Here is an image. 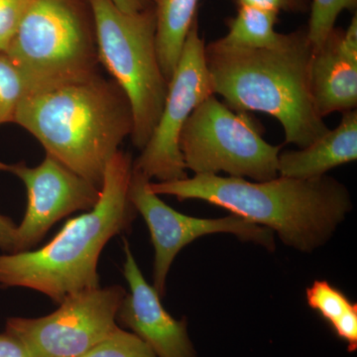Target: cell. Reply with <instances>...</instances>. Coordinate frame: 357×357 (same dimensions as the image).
Segmentation results:
<instances>
[{"mask_svg":"<svg viewBox=\"0 0 357 357\" xmlns=\"http://www.w3.org/2000/svg\"><path fill=\"white\" fill-rule=\"evenodd\" d=\"M158 196L215 204L278 234L289 248L311 253L325 245L352 210L344 184L328 176L303 180L279 176L265 182L195 175L150 183Z\"/></svg>","mask_w":357,"mask_h":357,"instance_id":"1","label":"cell"},{"mask_svg":"<svg viewBox=\"0 0 357 357\" xmlns=\"http://www.w3.org/2000/svg\"><path fill=\"white\" fill-rule=\"evenodd\" d=\"M132 169L131 154L119 150L107 163L100 199L91 210L68 220L41 248L0 255V287L30 289L56 304L100 287L103 248L130 229L137 213L129 199Z\"/></svg>","mask_w":357,"mask_h":357,"instance_id":"2","label":"cell"},{"mask_svg":"<svg viewBox=\"0 0 357 357\" xmlns=\"http://www.w3.org/2000/svg\"><path fill=\"white\" fill-rule=\"evenodd\" d=\"M312 54L307 29L282 34L266 48H236L215 40L204 50L215 95L236 112L271 115L280 122L285 143L299 148L330 130L312 103Z\"/></svg>","mask_w":357,"mask_h":357,"instance_id":"3","label":"cell"},{"mask_svg":"<svg viewBox=\"0 0 357 357\" xmlns=\"http://www.w3.org/2000/svg\"><path fill=\"white\" fill-rule=\"evenodd\" d=\"M14 123L73 172L102 188L105 168L133 131L126 93L100 73L26 95Z\"/></svg>","mask_w":357,"mask_h":357,"instance_id":"4","label":"cell"},{"mask_svg":"<svg viewBox=\"0 0 357 357\" xmlns=\"http://www.w3.org/2000/svg\"><path fill=\"white\" fill-rule=\"evenodd\" d=\"M6 53L27 95L95 76L100 63L89 0H35Z\"/></svg>","mask_w":357,"mask_h":357,"instance_id":"5","label":"cell"},{"mask_svg":"<svg viewBox=\"0 0 357 357\" xmlns=\"http://www.w3.org/2000/svg\"><path fill=\"white\" fill-rule=\"evenodd\" d=\"M98 58L126 93L133 115V145L142 150L159 121L168 91L156 46L153 6L124 13L112 0H89Z\"/></svg>","mask_w":357,"mask_h":357,"instance_id":"6","label":"cell"},{"mask_svg":"<svg viewBox=\"0 0 357 357\" xmlns=\"http://www.w3.org/2000/svg\"><path fill=\"white\" fill-rule=\"evenodd\" d=\"M178 147L185 169L196 175L225 172L255 182L278 177L281 145L270 144L263 138L261 124L249 112L230 109L215 95L190 115Z\"/></svg>","mask_w":357,"mask_h":357,"instance_id":"7","label":"cell"},{"mask_svg":"<svg viewBox=\"0 0 357 357\" xmlns=\"http://www.w3.org/2000/svg\"><path fill=\"white\" fill-rule=\"evenodd\" d=\"M126 290L119 285L89 289L70 296L57 311L40 318L7 319L6 332L29 357H82L117 328Z\"/></svg>","mask_w":357,"mask_h":357,"instance_id":"8","label":"cell"},{"mask_svg":"<svg viewBox=\"0 0 357 357\" xmlns=\"http://www.w3.org/2000/svg\"><path fill=\"white\" fill-rule=\"evenodd\" d=\"M206 45L199 32L198 20L188 33L177 67L168 84V91L159 121L133 168L157 182L187 178L178 139L185 122L195 109L215 95L206 67Z\"/></svg>","mask_w":357,"mask_h":357,"instance_id":"9","label":"cell"},{"mask_svg":"<svg viewBox=\"0 0 357 357\" xmlns=\"http://www.w3.org/2000/svg\"><path fill=\"white\" fill-rule=\"evenodd\" d=\"M149 180L132 169L129 199L147 223L154 246L153 287L160 297L165 296L166 281L174 259L181 250L199 237L230 234L248 243L275 250L274 232L239 215L199 218L178 213L164 203L150 188Z\"/></svg>","mask_w":357,"mask_h":357,"instance_id":"10","label":"cell"},{"mask_svg":"<svg viewBox=\"0 0 357 357\" xmlns=\"http://www.w3.org/2000/svg\"><path fill=\"white\" fill-rule=\"evenodd\" d=\"M0 171L20 178L27 191V208L17 225L14 253L31 250L56 222L70 213L91 210L100 199V188L50 155L36 167L0 161Z\"/></svg>","mask_w":357,"mask_h":357,"instance_id":"11","label":"cell"},{"mask_svg":"<svg viewBox=\"0 0 357 357\" xmlns=\"http://www.w3.org/2000/svg\"><path fill=\"white\" fill-rule=\"evenodd\" d=\"M123 248L129 292L117 312V323L144 340L158 357H197L187 319H176L166 311L159 294L145 280L128 241Z\"/></svg>","mask_w":357,"mask_h":357,"instance_id":"12","label":"cell"},{"mask_svg":"<svg viewBox=\"0 0 357 357\" xmlns=\"http://www.w3.org/2000/svg\"><path fill=\"white\" fill-rule=\"evenodd\" d=\"M312 103L321 119L333 112L356 109L357 16L347 29L333 28L310 64Z\"/></svg>","mask_w":357,"mask_h":357,"instance_id":"13","label":"cell"},{"mask_svg":"<svg viewBox=\"0 0 357 357\" xmlns=\"http://www.w3.org/2000/svg\"><path fill=\"white\" fill-rule=\"evenodd\" d=\"M357 160V112H342L337 128L297 151L279 154L278 175L310 180Z\"/></svg>","mask_w":357,"mask_h":357,"instance_id":"14","label":"cell"},{"mask_svg":"<svg viewBox=\"0 0 357 357\" xmlns=\"http://www.w3.org/2000/svg\"><path fill=\"white\" fill-rule=\"evenodd\" d=\"M199 0H153L157 53L162 72L170 81L185 38L197 20Z\"/></svg>","mask_w":357,"mask_h":357,"instance_id":"15","label":"cell"},{"mask_svg":"<svg viewBox=\"0 0 357 357\" xmlns=\"http://www.w3.org/2000/svg\"><path fill=\"white\" fill-rule=\"evenodd\" d=\"M278 14L252 7H238L236 16L227 21L229 33L218 40L223 45L236 48L259 49L272 46L282 36L275 30Z\"/></svg>","mask_w":357,"mask_h":357,"instance_id":"16","label":"cell"},{"mask_svg":"<svg viewBox=\"0 0 357 357\" xmlns=\"http://www.w3.org/2000/svg\"><path fill=\"white\" fill-rule=\"evenodd\" d=\"M26 95L27 89L20 70L6 52H0V126L14 123Z\"/></svg>","mask_w":357,"mask_h":357,"instance_id":"17","label":"cell"},{"mask_svg":"<svg viewBox=\"0 0 357 357\" xmlns=\"http://www.w3.org/2000/svg\"><path fill=\"white\" fill-rule=\"evenodd\" d=\"M357 0H312L307 34L312 50L323 45L335 27L340 14L356 10Z\"/></svg>","mask_w":357,"mask_h":357,"instance_id":"18","label":"cell"},{"mask_svg":"<svg viewBox=\"0 0 357 357\" xmlns=\"http://www.w3.org/2000/svg\"><path fill=\"white\" fill-rule=\"evenodd\" d=\"M307 305L333 326L354 303L344 292L326 280H316L306 290Z\"/></svg>","mask_w":357,"mask_h":357,"instance_id":"19","label":"cell"},{"mask_svg":"<svg viewBox=\"0 0 357 357\" xmlns=\"http://www.w3.org/2000/svg\"><path fill=\"white\" fill-rule=\"evenodd\" d=\"M82 357H158L135 333L117 326L109 337Z\"/></svg>","mask_w":357,"mask_h":357,"instance_id":"20","label":"cell"},{"mask_svg":"<svg viewBox=\"0 0 357 357\" xmlns=\"http://www.w3.org/2000/svg\"><path fill=\"white\" fill-rule=\"evenodd\" d=\"M35 0H0V52L7 47Z\"/></svg>","mask_w":357,"mask_h":357,"instance_id":"21","label":"cell"},{"mask_svg":"<svg viewBox=\"0 0 357 357\" xmlns=\"http://www.w3.org/2000/svg\"><path fill=\"white\" fill-rule=\"evenodd\" d=\"M338 337L347 344L349 351L357 349V304L354 303L351 309L332 326Z\"/></svg>","mask_w":357,"mask_h":357,"instance_id":"22","label":"cell"},{"mask_svg":"<svg viewBox=\"0 0 357 357\" xmlns=\"http://www.w3.org/2000/svg\"><path fill=\"white\" fill-rule=\"evenodd\" d=\"M17 225L10 218L0 213V249L6 253H14Z\"/></svg>","mask_w":357,"mask_h":357,"instance_id":"23","label":"cell"},{"mask_svg":"<svg viewBox=\"0 0 357 357\" xmlns=\"http://www.w3.org/2000/svg\"><path fill=\"white\" fill-rule=\"evenodd\" d=\"M0 357H29L17 338L6 332L0 333Z\"/></svg>","mask_w":357,"mask_h":357,"instance_id":"24","label":"cell"},{"mask_svg":"<svg viewBox=\"0 0 357 357\" xmlns=\"http://www.w3.org/2000/svg\"><path fill=\"white\" fill-rule=\"evenodd\" d=\"M238 7H252L279 13L286 10L285 0H234Z\"/></svg>","mask_w":357,"mask_h":357,"instance_id":"25","label":"cell"},{"mask_svg":"<svg viewBox=\"0 0 357 357\" xmlns=\"http://www.w3.org/2000/svg\"><path fill=\"white\" fill-rule=\"evenodd\" d=\"M112 1L121 10L128 13H138L153 6V0H112Z\"/></svg>","mask_w":357,"mask_h":357,"instance_id":"26","label":"cell"},{"mask_svg":"<svg viewBox=\"0 0 357 357\" xmlns=\"http://www.w3.org/2000/svg\"><path fill=\"white\" fill-rule=\"evenodd\" d=\"M286 11L304 13L309 8V0H285Z\"/></svg>","mask_w":357,"mask_h":357,"instance_id":"27","label":"cell"}]
</instances>
